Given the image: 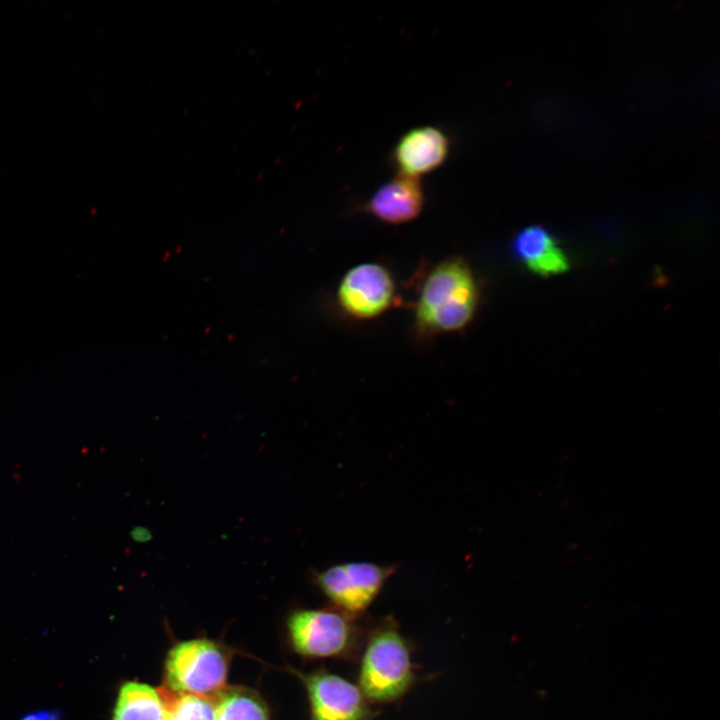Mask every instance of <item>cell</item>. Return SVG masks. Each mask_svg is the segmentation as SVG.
<instances>
[{"label": "cell", "instance_id": "obj_1", "mask_svg": "<svg viewBox=\"0 0 720 720\" xmlns=\"http://www.w3.org/2000/svg\"><path fill=\"white\" fill-rule=\"evenodd\" d=\"M480 304V287L469 262L445 258L425 275L414 307V327L421 338L463 331Z\"/></svg>", "mask_w": 720, "mask_h": 720}, {"label": "cell", "instance_id": "obj_2", "mask_svg": "<svg viewBox=\"0 0 720 720\" xmlns=\"http://www.w3.org/2000/svg\"><path fill=\"white\" fill-rule=\"evenodd\" d=\"M414 681L410 649L392 623L371 635L359 673L360 690L366 698L388 703L400 698Z\"/></svg>", "mask_w": 720, "mask_h": 720}, {"label": "cell", "instance_id": "obj_3", "mask_svg": "<svg viewBox=\"0 0 720 720\" xmlns=\"http://www.w3.org/2000/svg\"><path fill=\"white\" fill-rule=\"evenodd\" d=\"M229 658L225 650L208 639H192L173 646L165 660L164 680L178 695L208 698L224 688Z\"/></svg>", "mask_w": 720, "mask_h": 720}, {"label": "cell", "instance_id": "obj_4", "mask_svg": "<svg viewBox=\"0 0 720 720\" xmlns=\"http://www.w3.org/2000/svg\"><path fill=\"white\" fill-rule=\"evenodd\" d=\"M291 647L303 657L320 659L347 655L357 630L351 615L339 609H299L287 621Z\"/></svg>", "mask_w": 720, "mask_h": 720}, {"label": "cell", "instance_id": "obj_5", "mask_svg": "<svg viewBox=\"0 0 720 720\" xmlns=\"http://www.w3.org/2000/svg\"><path fill=\"white\" fill-rule=\"evenodd\" d=\"M396 301V285L390 270L377 262L359 263L345 272L336 302L350 319L367 321L389 310Z\"/></svg>", "mask_w": 720, "mask_h": 720}, {"label": "cell", "instance_id": "obj_6", "mask_svg": "<svg viewBox=\"0 0 720 720\" xmlns=\"http://www.w3.org/2000/svg\"><path fill=\"white\" fill-rule=\"evenodd\" d=\"M393 571L392 566L348 562L318 572L315 583L337 609L352 616L368 608Z\"/></svg>", "mask_w": 720, "mask_h": 720}, {"label": "cell", "instance_id": "obj_7", "mask_svg": "<svg viewBox=\"0 0 720 720\" xmlns=\"http://www.w3.org/2000/svg\"><path fill=\"white\" fill-rule=\"evenodd\" d=\"M301 679L307 690L311 720H372L374 711L362 691L348 680L319 669Z\"/></svg>", "mask_w": 720, "mask_h": 720}, {"label": "cell", "instance_id": "obj_8", "mask_svg": "<svg viewBox=\"0 0 720 720\" xmlns=\"http://www.w3.org/2000/svg\"><path fill=\"white\" fill-rule=\"evenodd\" d=\"M424 201V190L419 179L399 174L381 185L361 210L385 224L401 225L420 215Z\"/></svg>", "mask_w": 720, "mask_h": 720}, {"label": "cell", "instance_id": "obj_9", "mask_svg": "<svg viewBox=\"0 0 720 720\" xmlns=\"http://www.w3.org/2000/svg\"><path fill=\"white\" fill-rule=\"evenodd\" d=\"M449 153V139L433 126L409 130L396 143L392 159L399 174L416 177L438 168Z\"/></svg>", "mask_w": 720, "mask_h": 720}, {"label": "cell", "instance_id": "obj_10", "mask_svg": "<svg viewBox=\"0 0 720 720\" xmlns=\"http://www.w3.org/2000/svg\"><path fill=\"white\" fill-rule=\"evenodd\" d=\"M511 249L513 255L534 273L547 276L568 269L566 254L541 226H529L519 231Z\"/></svg>", "mask_w": 720, "mask_h": 720}, {"label": "cell", "instance_id": "obj_11", "mask_svg": "<svg viewBox=\"0 0 720 720\" xmlns=\"http://www.w3.org/2000/svg\"><path fill=\"white\" fill-rule=\"evenodd\" d=\"M166 704L152 686L124 682L118 691L111 720H165Z\"/></svg>", "mask_w": 720, "mask_h": 720}, {"label": "cell", "instance_id": "obj_12", "mask_svg": "<svg viewBox=\"0 0 720 720\" xmlns=\"http://www.w3.org/2000/svg\"><path fill=\"white\" fill-rule=\"evenodd\" d=\"M215 720H269L261 696L245 687L224 688L215 700Z\"/></svg>", "mask_w": 720, "mask_h": 720}, {"label": "cell", "instance_id": "obj_13", "mask_svg": "<svg viewBox=\"0 0 720 720\" xmlns=\"http://www.w3.org/2000/svg\"><path fill=\"white\" fill-rule=\"evenodd\" d=\"M165 720H215V705L208 698L179 695L166 706Z\"/></svg>", "mask_w": 720, "mask_h": 720}, {"label": "cell", "instance_id": "obj_14", "mask_svg": "<svg viewBox=\"0 0 720 720\" xmlns=\"http://www.w3.org/2000/svg\"><path fill=\"white\" fill-rule=\"evenodd\" d=\"M19 720H60V713L56 710L42 709L27 713Z\"/></svg>", "mask_w": 720, "mask_h": 720}, {"label": "cell", "instance_id": "obj_15", "mask_svg": "<svg viewBox=\"0 0 720 720\" xmlns=\"http://www.w3.org/2000/svg\"><path fill=\"white\" fill-rule=\"evenodd\" d=\"M130 535L134 541L140 542V543L149 541L152 536L150 531L145 527H135L131 531Z\"/></svg>", "mask_w": 720, "mask_h": 720}]
</instances>
